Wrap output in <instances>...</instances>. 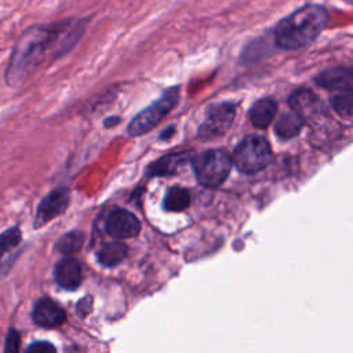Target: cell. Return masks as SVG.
Masks as SVG:
<instances>
[{
  "label": "cell",
  "instance_id": "3",
  "mask_svg": "<svg viewBox=\"0 0 353 353\" xmlns=\"http://www.w3.org/2000/svg\"><path fill=\"white\" fill-rule=\"evenodd\" d=\"M273 153L269 141L261 135L243 138L232 156V163L243 174H255L272 161Z\"/></svg>",
  "mask_w": 353,
  "mask_h": 353
},
{
  "label": "cell",
  "instance_id": "6",
  "mask_svg": "<svg viewBox=\"0 0 353 353\" xmlns=\"http://www.w3.org/2000/svg\"><path fill=\"white\" fill-rule=\"evenodd\" d=\"M236 116V105L232 102L214 103L207 109L205 119L199 128V137L204 141L225 135L232 127Z\"/></svg>",
  "mask_w": 353,
  "mask_h": 353
},
{
  "label": "cell",
  "instance_id": "11",
  "mask_svg": "<svg viewBox=\"0 0 353 353\" xmlns=\"http://www.w3.org/2000/svg\"><path fill=\"white\" fill-rule=\"evenodd\" d=\"M316 83L331 91H353V70L350 68H332L320 73Z\"/></svg>",
  "mask_w": 353,
  "mask_h": 353
},
{
  "label": "cell",
  "instance_id": "5",
  "mask_svg": "<svg viewBox=\"0 0 353 353\" xmlns=\"http://www.w3.org/2000/svg\"><path fill=\"white\" fill-rule=\"evenodd\" d=\"M179 98V87H171L163 92V95L139 112L128 124L127 134L130 137H139L149 132L156 127L176 105Z\"/></svg>",
  "mask_w": 353,
  "mask_h": 353
},
{
  "label": "cell",
  "instance_id": "21",
  "mask_svg": "<svg viewBox=\"0 0 353 353\" xmlns=\"http://www.w3.org/2000/svg\"><path fill=\"white\" fill-rule=\"evenodd\" d=\"M19 332L17 330H10L6 336L4 353H19Z\"/></svg>",
  "mask_w": 353,
  "mask_h": 353
},
{
  "label": "cell",
  "instance_id": "1",
  "mask_svg": "<svg viewBox=\"0 0 353 353\" xmlns=\"http://www.w3.org/2000/svg\"><path fill=\"white\" fill-rule=\"evenodd\" d=\"M84 19H63L29 26L17 39L4 72L7 85L17 87L39 68L66 54L84 30Z\"/></svg>",
  "mask_w": 353,
  "mask_h": 353
},
{
  "label": "cell",
  "instance_id": "13",
  "mask_svg": "<svg viewBox=\"0 0 353 353\" xmlns=\"http://www.w3.org/2000/svg\"><path fill=\"white\" fill-rule=\"evenodd\" d=\"M192 160V153L189 152H179V153H171L167 154L157 161L152 163L148 167V175L149 176H168L179 172V170Z\"/></svg>",
  "mask_w": 353,
  "mask_h": 353
},
{
  "label": "cell",
  "instance_id": "8",
  "mask_svg": "<svg viewBox=\"0 0 353 353\" xmlns=\"http://www.w3.org/2000/svg\"><path fill=\"white\" fill-rule=\"evenodd\" d=\"M290 108L303 123L321 116L325 110L323 101L310 90L299 88L290 95Z\"/></svg>",
  "mask_w": 353,
  "mask_h": 353
},
{
  "label": "cell",
  "instance_id": "10",
  "mask_svg": "<svg viewBox=\"0 0 353 353\" xmlns=\"http://www.w3.org/2000/svg\"><path fill=\"white\" fill-rule=\"evenodd\" d=\"M33 321L44 328L59 327L66 320V313L59 303L50 298H40L32 312Z\"/></svg>",
  "mask_w": 353,
  "mask_h": 353
},
{
  "label": "cell",
  "instance_id": "9",
  "mask_svg": "<svg viewBox=\"0 0 353 353\" xmlns=\"http://www.w3.org/2000/svg\"><path fill=\"white\" fill-rule=\"evenodd\" d=\"M105 226L106 232L112 237L119 240L134 237L141 230V223L138 218L124 208H114L113 211H110L106 218Z\"/></svg>",
  "mask_w": 353,
  "mask_h": 353
},
{
  "label": "cell",
  "instance_id": "15",
  "mask_svg": "<svg viewBox=\"0 0 353 353\" xmlns=\"http://www.w3.org/2000/svg\"><path fill=\"white\" fill-rule=\"evenodd\" d=\"M303 127V121L292 112L279 116L274 124V134L280 139H291L296 137Z\"/></svg>",
  "mask_w": 353,
  "mask_h": 353
},
{
  "label": "cell",
  "instance_id": "23",
  "mask_svg": "<svg viewBox=\"0 0 353 353\" xmlns=\"http://www.w3.org/2000/svg\"><path fill=\"white\" fill-rule=\"evenodd\" d=\"M119 121H120V117H119V116H110L109 119H106V120L103 121V125L109 128V127H113L114 124H117Z\"/></svg>",
  "mask_w": 353,
  "mask_h": 353
},
{
  "label": "cell",
  "instance_id": "19",
  "mask_svg": "<svg viewBox=\"0 0 353 353\" xmlns=\"http://www.w3.org/2000/svg\"><path fill=\"white\" fill-rule=\"evenodd\" d=\"M332 109L342 117L350 119L353 116V91L338 92L331 98Z\"/></svg>",
  "mask_w": 353,
  "mask_h": 353
},
{
  "label": "cell",
  "instance_id": "7",
  "mask_svg": "<svg viewBox=\"0 0 353 353\" xmlns=\"http://www.w3.org/2000/svg\"><path fill=\"white\" fill-rule=\"evenodd\" d=\"M69 190L66 188H57L47 193L37 205L34 215V228H41L54 218L63 214L69 205Z\"/></svg>",
  "mask_w": 353,
  "mask_h": 353
},
{
  "label": "cell",
  "instance_id": "16",
  "mask_svg": "<svg viewBox=\"0 0 353 353\" xmlns=\"http://www.w3.org/2000/svg\"><path fill=\"white\" fill-rule=\"evenodd\" d=\"M127 252V245L123 243H105L98 251V259L105 266H116L125 259Z\"/></svg>",
  "mask_w": 353,
  "mask_h": 353
},
{
  "label": "cell",
  "instance_id": "22",
  "mask_svg": "<svg viewBox=\"0 0 353 353\" xmlns=\"http://www.w3.org/2000/svg\"><path fill=\"white\" fill-rule=\"evenodd\" d=\"M26 353H57V350L52 343L46 341H39V342H33L28 347Z\"/></svg>",
  "mask_w": 353,
  "mask_h": 353
},
{
  "label": "cell",
  "instance_id": "14",
  "mask_svg": "<svg viewBox=\"0 0 353 353\" xmlns=\"http://www.w3.org/2000/svg\"><path fill=\"white\" fill-rule=\"evenodd\" d=\"M277 103L273 98H261L252 103L248 112L251 124L256 128H266L274 119Z\"/></svg>",
  "mask_w": 353,
  "mask_h": 353
},
{
  "label": "cell",
  "instance_id": "12",
  "mask_svg": "<svg viewBox=\"0 0 353 353\" xmlns=\"http://www.w3.org/2000/svg\"><path fill=\"white\" fill-rule=\"evenodd\" d=\"M55 280L65 290H76L83 280V270L74 258H63L55 266Z\"/></svg>",
  "mask_w": 353,
  "mask_h": 353
},
{
  "label": "cell",
  "instance_id": "2",
  "mask_svg": "<svg viewBox=\"0 0 353 353\" xmlns=\"http://www.w3.org/2000/svg\"><path fill=\"white\" fill-rule=\"evenodd\" d=\"M328 21L325 8L306 4L284 17L274 28V43L283 50H301L312 44Z\"/></svg>",
  "mask_w": 353,
  "mask_h": 353
},
{
  "label": "cell",
  "instance_id": "17",
  "mask_svg": "<svg viewBox=\"0 0 353 353\" xmlns=\"http://www.w3.org/2000/svg\"><path fill=\"white\" fill-rule=\"evenodd\" d=\"M190 204V193L188 189L181 186H172L164 196L163 205L170 212H181Z\"/></svg>",
  "mask_w": 353,
  "mask_h": 353
},
{
  "label": "cell",
  "instance_id": "4",
  "mask_svg": "<svg viewBox=\"0 0 353 353\" xmlns=\"http://www.w3.org/2000/svg\"><path fill=\"white\" fill-rule=\"evenodd\" d=\"M232 156L223 149L205 150L192 159L196 179L207 188L221 186L232 170Z\"/></svg>",
  "mask_w": 353,
  "mask_h": 353
},
{
  "label": "cell",
  "instance_id": "18",
  "mask_svg": "<svg viewBox=\"0 0 353 353\" xmlns=\"http://www.w3.org/2000/svg\"><path fill=\"white\" fill-rule=\"evenodd\" d=\"M84 243V234L80 230H72L66 234H63L58 243H57V250L62 254H74L77 252Z\"/></svg>",
  "mask_w": 353,
  "mask_h": 353
},
{
  "label": "cell",
  "instance_id": "20",
  "mask_svg": "<svg viewBox=\"0 0 353 353\" xmlns=\"http://www.w3.org/2000/svg\"><path fill=\"white\" fill-rule=\"evenodd\" d=\"M21 239H22V233H21L19 228L12 226V228H8L7 230H4L0 234V259L3 258L4 254L14 250L21 243Z\"/></svg>",
  "mask_w": 353,
  "mask_h": 353
}]
</instances>
